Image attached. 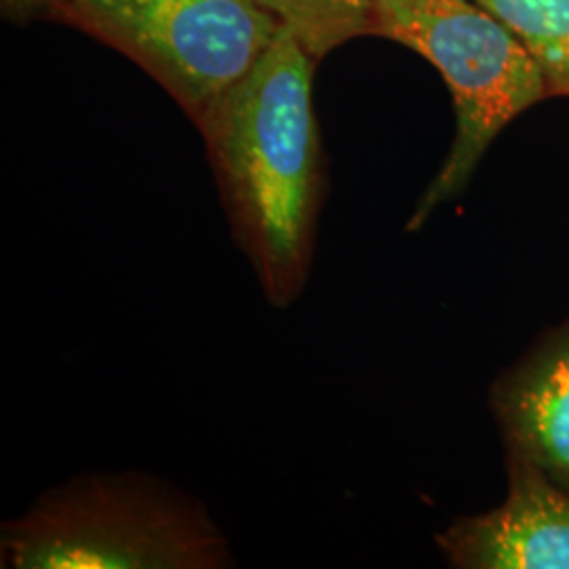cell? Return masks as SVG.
Listing matches in <instances>:
<instances>
[{
    "label": "cell",
    "instance_id": "cell-1",
    "mask_svg": "<svg viewBox=\"0 0 569 569\" xmlns=\"http://www.w3.org/2000/svg\"><path fill=\"white\" fill-rule=\"evenodd\" d=\"M312 74L315 58L281 26L243 79L192 119L232 241L274 308L293 305L305 291L326 201Z\"/></svg>",
    "mask_w": 569,
    "mask_h": 569
},
{
    "label": "cell",
    "instance_id": "cell-2",
    "mask_svg": "<svg viewBox=\"0 0 569 569\" xmlns=\"http://www.w3.org/2000/svg\"><path fill=\"white\" fill-rule=\"evenodd\" d=\"M2 568L213 569L232 566L197 500L142 475H89L49 491L0 538Z\"/></svg>",
    "mask_w": 569,
    "mask_h": 569
},
{
    "label": "cell",
    "instance_id": "cell-3",
    "mask_svg": "<svg viewBox=\"0 0 569 569\" xmlns=\"http://www.w3.org/2000/svg\"><path fill=\"white\" fill-rule=\"evenodd\" d=\"M373 34L425 56L453 98L456 138L407 224L418 230L467 188L489 143L549 84L526 47L475 0H376Z\"/></svg>",
    "mask_w": 569,
    "mask_h": 569
},
{
    "label": "cell",
    "instance_id": "cell-4",
    "mask_svg": "<svg viewBox=\"0 0 569 569\" xmlns=\"http://www.w3.org/2000/svg\"><path fill=\"white\" fill-rule=\"evenodd\" d=\"M49 18L138 61L190 119L241 81L281 28L258 0H63Z\"/></svg>",
    "mask_w": 569,
    "mask_h": 569
},
{
    "label": "cell",
    "instance_id": "cell-5",
    "mask_svg": "<svg viewBox=\"0 0 569 569\" xmlns=\"http://www.w3.org/2000/svg\"><path fill=\"white\" fill-rule=\"evenodd\" d=\"M439 545L458 568L569 569V493L517 456L507 502L460 519Z\"/></svg>",
    "mask_w": 569,
    "mask_h": 569
},
{
    "label": "cell",
    "instance_id": "cell-6",
    "mask_svg": "<svg viewBox=\"0 0 569 569\" xmlns=\"http://www.w3.org/2000/svg\"><path fill=\"white\" fill-rule=\"evenodd\" d=\"M498 411L517 456L569 488V336L500 388Z\"/></svg>",
    "mask_w": 569,
    "mask_h": 569
},
{
    "label": "cell",
    "instance_id": "cell-7",
    "mask_svg": "<svg viewBox=\"0 0 569 569\" xmlns=\"http://www.w3.org/2000/svg\"><path fill=\"white\" fill-rule=\"evenodd\" d=\"M502 21L542 70L549 93L569 96V0H475Z\"/></svg>",
    "mask_w": 569,
    "mask_h": 569
},
{
    "label": "cell",
    "instance_id": "cell-8",
    "mask_svg": "<svg viewBox=\"0 0 569 569\" xmlns=\"http://www.w3.org/2000/svg\"><path fill=\"white\" fill-rule=\"evenodd\" d=\"M306 51L321 60L376 30V0H258Z\"/></svg>",
    "mask_w": 569,
    "mask_h": 569
},
{
    "label": "cell",
    "instance_id": "cell-9",
    "mask_svg": "<svg viewBox=\"0 0 569 569\" xmlns=\"http://www.w3.org/2000/svg\"><path fill=\"white\" fill-rule=\"evenodd\" d=\"M2 11L11 20H30L49 16L63 0H0Z\"/></svg>",
    "mask_w": 569,
    "mask_h": 569
}]
</instances>
